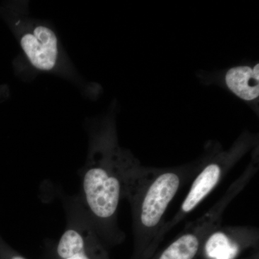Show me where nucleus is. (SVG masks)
<instances>
[{"label":"nucleus","instance_id":"3","mask_svg":"<svg viewBox=\"0 0 259 259\" xmlns=\"http://www.w3.org/2000/svg\"><path fill=\"white\" fill-rule=\"evenodd\" d=\"M0 18L9 27L21 50V57L15 61V69L25 64L35 74L55 75L74 83L82 93L90 91L66 54L54 26L47 20L30 15L28 2L4 3L0 6Z\"/></svg>","mask_w":259,"mask_h":259},{"label":"nucleus","instance_id":"1","mask_svg":"<svg viewBox=\"0 0 259 259\" xmlns=\"http://www.w3.org/2000/svg\"><path fill=\"white\" fill-rule=\"evenodd\" d=\"M136 160L119 145L112 119H105L90 129L76 201L104 243H120L125 238L118 226V208L124 199L126 176Z\"/></svg>","mask_w":259,"mask_h":259},{"label":"nucleus","instance_id":"5","mask_svg":"<svg viewBox=\"0 0 259 259\" xmlns=\"http://www.w3.org/2000/svg\"><path fill=\"white\" fill-rule=\"evenodd\" d=\"M66 205L67 223L55 245L56 259H106L105 243L76 199Z\"/></svg>","mask_w":259,"mask_h":259},{"label":"nucleus","instance_id":"6","mask_svg":"<svg viewBox=\"0 0 259 259\" xmlns=\"http://www.w3.org/2000/svg\"><path fill=\"white\" fill-rule=\"evenodd\" d=\"M258 236L255 227L221 226L209 235L202 248L209 259H236L243 247L258 241Z\"/></svg>","mask_w":259,"mask_h":259},{"label":"nucleus","instance_id":"8","mask_svg":"<svg viewBox=\"0 0 259 259\" xmlns=\"http://www.w3.org/2000/svg\"><path fill=\"white\" fill-rule=\"evenodd\" d=\"M8 259H27L25 258V257L23 256V255L18 254V253H15L13 252H11L10 253V256L8 257Z\"/></svg>","mask_w":259,"mask_h":259},{"label":"nucleus","instance_id":"4","mask_svg":"<svg viewBox=\"0 0 259 259\" xmlns=\"http://www.w3.org/2000/svg\"><path fill=\"white\" fill-rule=\"evenodd\" d=\"M253 145L250 136L240 138L228 151H221L206 157L203 165L194 176L180 208L170 221H166L162 238L183 221L202 203L219 185L228 172Z\"/></svg>","mask_w":259,"mask_h":259},{"label":"nucleus","instance_id":"2","mask_svg":"<svg viewBox=\"0 0 259 259\" xmlns=\"http://www.w3.org/2000/svg\"><path fill=\"white\" fill-rule=\"evenodd\" d=\"M204 161L171 168H149L143 166L138 159L134 162L126 176L124 199L131 205L136 248H153L163 239L168 207Z\"/></svg>","mask_w":259,"mask_h":259},{"label":"nucleus","instance_id":"7","mask_svg":"<svg viewBox=\"0 0 259 259\" xmlns=\"http://www.w3.org/2000/svg\"><path fill=\"white\" fill-rule=\"evenodd\" d=\"M228 88L245 101H253L259 96V64L251 67L239 66L231 68L226 74Z\"/></svg>","mask_w":259,"mask_h":259}]
</instances>
